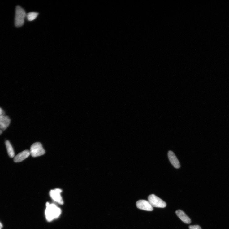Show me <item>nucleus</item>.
I'll return each instance as SVG.
<instances>
[{
  "instance_id": "nucleus-1",
  "label": "nucleus",
  "mask_w": 229,
  "mask_h": 229,
  "mask_svg": "<svg viewBox=\"0 0 229 229\" xmlns=\"http://www.w3.org/2000/svg\"><path fill=\"white\" fill-rule=\"evenodd\" d=\"M61 213V210L54 204L46 203L45 214L46 218L49 222H50L58 218Z\"/></svg>"
},
{
  "instance_id": "nucleus-2",
  "label": "nucleus",
  "mask_w": 229,
  "mask_h": 229,
  "mask_svg": "<svg viewBox=\"0 0 229 229\" xmlns=\"http://www.w3.org/2000/svg\"><path fill=\"white\" fill-rule=\"evenodd\" d=\"M26 15L24 9L19 6H16L15 18V25L16 27H20L24 25Z\"/></svg>"
},
{
  "instance_id": "nucleus-3",
  "label": "nucleus",
  "mask_w": 229,
  "mask_h": 229,
  "mask_svg": "<svg viewBox=\"0 0 229 229\" xmlns=\"http://www.w3.org/2000/svg\"><path fill=\"white\" fill-rule=\"evenodd\" d=\"M148 201L153 207L164 208L166 206V202L153 194L148 197Z\"/></svg>"
},
{
  "instance_id": "nucleus-4",
  "label": "nucleus",
  "mask_w": 229,
  "mask_h": 229,
  "mask_svg": "<svg viewBox=\"0 0 229 229\" xmlns=\"http://www.w3.org/2000/svg\"><path fill=\"white\" fill-rule=\"evenodd\" d=\"M30 152V154L33 157L42 156L45 153L41 144L39 142L33 144L31 147Z\"/></svg>"
},
{
  "instance_id": "nucleus-5",
  "label": "nucleus",
  "mask_w": 229,
  "mask_h": 229,
  "mask_svg": "<svg viewBox=\"0 0 229 229\" xmlns=\"http://www.w3.org/2000/svg\"><path fill=\"white\" fill-rule=\"evenodd\" d=\"M62 191L61 189L56 188L51 190L50 192V196L52 199L54 201L61 205L63 204V201L61 195Z\"/></svg>"
},
{
  "instance_id": "nucleus-6",
  "label": "nucleus",
  "mask_w": 229,
  "mask_h": 229,
  "mask_svg": "<svg viewBox=\"0 0 229 229\" xmlns=\"http://www.w3.org/2000/svg\"><path fill=\"white\" fill-rule=\"evenodd\" d=\"M136 207L138 209L144 210L151 211L153 210V207L148 201L140 200L136 203Z\"/></svg>"
},
{
  "instance_id": "nucleus-7",
  "label": "nucleus",
  "mask_w": 229,
  "mask_h": 229,
  "mask_svg": "<svg viewBox=\"0 0 229 229\" xmlns=\"http://www.w3.org/2000/svg\"><path fill=\"white\" fill-rule=\"evenodd\" d=\"M11 122L10 118L7 116L0 117V130L5 131L9 127Z\"/></svg>"
},
{
  "instance_id": "nucleus-8",
  "label": "nucleus",
  "mask_w": 229,
  "mask_h": 229,
  "mask_svg": "<svg viewBox=\"0 0 229 229\" xmlns=\"http://www.w3.org/2000/svg\"><path fill=\"white\" fill-rule=\"evenodd\" d=\"M168 155L169 161L172 165L175 168H179L180 166V163L174 153L171 151H169Z\"/></svg>"
},
{
  "instance_id": "nucleus-9",
  "label": "nucleus",
  "mask_w": 229,
  "mask_h": 229,
  "mask_svg": "<svg viewBox=\"0 0 229 229\" xmlns=\"http://www.w3.org/2000/svg\"><path fill=\"white\" fill-rule=\"evenodd\" d=\"M30 155V151L25 150L16 156L14 158V162L16 163L21 162L28 157Z\"/></svg>"
},
{
  "instance_id": "nucleus-10",
  "label": "nucleus",
  "mask_w": 229,
  "mask_h": 229,
  "mask_svg": "<svg viewBox=\"0 0 229 229\" xmlns=\"http://www.w3.org/2000/svg\"><path fill=\"white\" fill-rule=\"evenodd\" d=\"M176 214L180 219L185 223L189 224L191 223L190 219L184 211L181 210H178L176 211Z\"/></svg>"
},
{
  "instance_id": "nucleus-11",
  "label": "nucleus",
  "mask_w": 229,
  "mask_h": 229,
  "mask_svg": "<svg viewBox=\"0 0 229 229\" xmlns=\"http://www.w3.org/2000/svg\"><path fill=\"white\" fill-rule=\"evenodd\" d=\"M5 144L7 149L8 154L11 158H13L15 156V153L13 148L10 142L6 140L5 142Z\"/></svg>"
},
{
  "instance_id": "nucleus-12",
  "label": "nucleus",
  "mask_w": 229,
  "mask_h": 229,
  "mask_svg": "<svg viewBox=\"0 0 229 229\" xmlns=\"http://www.w3.org/2000/svg\"><path fill=\"white\" fill-rule=\"evenodd\" d=\"M39 13L37 12H30L26 15V18L27 20L29 21H32L37 17Z\"/></svg>"
},
{
  "instance_id": "nucleus-13",
  "label": "nucleus",
  "mask_w": 229,
  "mask_h": 229,
  "mask_svg": "<svg viewBox=\"0 0 229 229\" xmlns=\"http://www.w3.org/2000/svg\"><path fill=\"white\" fill-rule=\"evenodd\" d=\"M189 228V229H201L200 226L198 225H190Z\"/></svg>"
},
{
  "instance_id": "nucleus-14",
  "label": "nucleus",
  "mask_w": 229,
  "mask_h": 229,
  "mask_svg": "<svg viewBox=\"0 0 229 229\" xmlns=\"http://www.w3.org/2000/svg\"><path fill=\"white\" fill-rule=\"evenodd\" d=\"M5 113L3 110L0 107V117L5 115Z\"/></svg>"
},
{
  "instance_id": "nucleus-15",
  "label": "nucleus",
  "mask_w": 229,
  "mask_h": 229,
  "mask_svg": "<svg viewBox=\"0 0 229 229\" xmlns=\"http://www.w3.org/2000/svg\"><path fill=\"white\" fill-rule=\"evenodd\" d=\"M0 227H1V228L3 227V225L1 222H0Z\"/></svg>"
},
{
  "instance_id": "nucleus-16",
  "label": "nucleus",
  "mask_w": 229,
  "mask_h": 229,
  "mask_svg": "<svg viewBox=\"0 0 229 229\" xmlns=\"http://www.w3.org/2000/svg\"><path fill=\"white\" fill-rule=\"evenodd\" d=\"M2 133V131L1 130H0V135H1Z\"/></svg>"
},
{
  "instance_id": "nucleus-17",
  "label": "nucleus",
  "mask_w": 229,
  "mask_h": 229,
  "mask_svg": "<svg viewBox=\"0 0 229 229\" xmlns=\"http://www.w3.org/2000/svg\"><path fill=\"white\" fill-rule=\"evenodd\" d=\"M1 229V228L0 227V229Z\"/></svg>"
}]
</instances>
